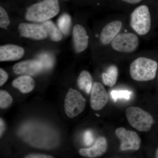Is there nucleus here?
<instances>
[{
	"mask_svg": "<svg viewBox=\"0 0 158 158\" xmlns=\"http://www.w3.org/2000/svg\"><path fill=\"white\" fill-rule=\"evenodd\" d=\"M58 0H43L30 6L26 11V19L34 22H44L58 14Z\"/></svg>",
	"mask_w": 158,
	"mask_h": 158,
	"instance_id": "f257e3e1",
	"label": "nucleus"
},
{
	"mask_svg": "<svg viewBox=\"0 0 158 158\" xmlns=\"http://www.w3.org/2000/svg\"><path fill=\"white\" fill-rule=\"evenodd\" d=\"M158 63L155 60L139 57L134 60L130 68V73L133 80L138 81H147L156 77Z\"/></svg>",
	"mask_w": 158,
	"mask_h": 158,
	"instance_id": "f03ea898",
	"label": "nucleus"
},
{
	"mask_svg": "<svg viewBox=\"0 0 158 158\" xmlns=\"http://www.w3.org/2000/svg\"><path fill=\"white\" fill-rule=\"evenodd\" d=\"M126 115L131 126L139 131H148L154 123L150 113L138 107L128 108L126 111Z\"/></svg>",
	"mask_w": 158,
	"mask_h": 158,
	"instance_id": "7ed1b4c3",
	"label": "nucleus"
},
{
	"mask_svg": "<svg viewBox=\"0 0 158 158\" xmlns=\"http://www.w3.org/2000/svg\"><path fill=\"white\" fill-rule=\"evenodd\" d=\"M86 105V99L81 94L69 88L64 99V110L67 116L73 118L78 116L85 110Z\"/></svg>",
	"mask_w": 158,
	"mask_h": 158,
	"instance_id": "20e7f679",
	"label": "nucleus"
},
{
	"mask_svg": "<svg viewBox=\"0 0 158 158\" xmlns=\"http://www.w3.org/2000/svg\"><path fill=\"white\" fill-rule=\"evenodd\" d=\"M131 24L139 35H144L148 33L151 27V19L148 6L143 5L134 10L131 15Z\"/></svg>",
	"mask_w": 158,
	"mask_h": 158,
	"instance_id": "39448f33",
	"label": "nucleus"
},
{
	"mask_svg": "<svg viewBox=\"0 0 158 158\" xmlns=\"http://www.w3.org/2000/svg\"><path fill=\"white\" fill-rule=\"evenodd\" d=\"M139 39L133 33L118 34L111 43L114 50L124 53L133 52L138 48Z\"/></svg>",
	"mask_w": 158,
	"mask_h": 158,
	"instance_id": "423d86ee",
	"label": "nucleus"
},
{
	"mask_svg": "<svg viewBox=\"0 0 158 158\" xmlns=\"http://www.w3.org/2000/svg\"><path fill=\"white\" fill-rule=\"evenodd\" d=\"M115 134L121 142V150H138L140 148L141 139L135 132L127 131L125 128L121 127L116 129Z\"/></svg>",
	"mask_w": 158,
	"mask_h": 158,
	"instance_id": "0eeeda50",
	"label": "nucleus"
},
{
	"mask_svg": "<svg viewBox=\"0 0 158 158\" xmlns=\"http://www.w3.org/2000/svg\"><path fill=\"white\" fill-rule=\"evenodd\" d=\"M108 101V93L103 85L99 82H94L90 94L91 108L96 111L101 110L105 107Z\"/></svg>",
	"mask_w": 158,
	"mask_h": 158,
	"instance_id": "6e6552de",
	"label": "nucleus"
},
{
	"mask_svg": "<svg viewBox=\"0 0 158 158\" xmlns=\"http://www.w3.org/2000/svg\"><path fill=\"white\" fill-rule=\"evenodd\" d=\"M19 32L21 36L25 38L42 40L48 37V34L42 25L21 23L18 26Z\"/></svg>",
	"mask_w": 158,
	"mask_h": 158,
	"instance_id": "1a4fd4ad",
	"label": "nucleus"
},
{
	"mask_svg": "<svg viewBox=\"0 0 158 158\" xmlns=\"http://www.w3.org/2000/svg\"><path fill=\"white\" fill-rule=\"evenodd\" d=\"M44 69L42 63L38 60H27L18 62L13 66V71L17 75L34 76Z\"/></svg>",
	"mask_w": 158,
	"mask_h": 158,
	"instance_id": "9d476101",
	"label": "nucleus"
},
{
	"mask_svg": "<svg viewBox=\"0 0 158 158\" xmlns=\"http://www.w3.org/2000/svg\"><path fill=\"white\" fill-rule=\"evenodd\" d=\"M73 38L74 48L77 53H81L87 49L89 43L87 31L84 27L77 24L73 27Z\"/></svg>",
	"mask_w": 158,
	"mask_h": 158,
	"instance_id": "9b49d317",
	"label": "nucleus"
},
{
	"mask_svg": "<svg viewBox=\"0 0 158 158\" xmlns=\"http://www.w3.org/2000/svg\"><path fill=\"white\" fill-rule=\"evenodd\" d=\"M25 53L23 48L14 44H6L0 47V61H16L21 59Z\"/></svg>",
	"mask_w": 158,
	"mask_h": 158,
	"instance_id": "f8f14e48",
	"label": "nucleus"
},
{
	"mask_svg": "<svg viewBox=\"0 0 158 158\" xmlns=\"http://www.w3.org/2000/svg\"><path fill=\"white\" fill-rule=\"evenodd\" d=\"M107 149L106 139L104 137H99L92 147L87 148H81L79 154L85 157L94 158L102 156Z\"/></svg>",
	"mask_w": 158,
	"mask_h": 158,
	"instance_id": "ddd939ff",
	"label": "nucleus"
},
{
	"mask_svg": "<svg viewBox=\"0 0 158 158\" xmlns=\"http://www.w3.org/2000/svg\"><path fill=\"white\" fill-rule=\"evenodd\" d=\"M122 23L120 21H113L104 27L100 34L101 42L107 45L113 41L121 30Z\"/></svg>",
	"mask_w": 158,
	"mask_h": 158,
	"instance_id": "4468645a",
	"label": "nucleus"
},
{
	"mask_svg": "<svg viewBox=\"0 0 158 158\" xmlns=\"http://www.w3.org/2000/svg\"><path fill=\"white\" fill-rule=\"evenodd\" d=\"M11 85L22 93L27 94L34 90L36 83L30 76L23 75L15 79Z\"/></svg>",
	"mask_w": 158,
	"mask_h": 158,
	"instance_id": "2eb2a0df",
	"label": "nucleus"
},
{
	"mask_svg": "<svg viewBox=\"0 0 158 158\" xmlns=\"http://www.w3.org/2000/svg\"><path fill=\"white\" fill-rule=\"evenodd\" d=\"M77 82L78 86L81 90L88 94L91 92L93 85L92 77L88 71H82L79 74Z\"/></svg>",
	"mask_w": 158,
	"mask_h": 158,
	"instance_id": "dca6fc26",
	"label": "nucleus"
},
{
	"mask_svg": "<svg viewBox=\"0 0 158 158\" xmlns=\"http://www.w3.org/2000/svg\"><path fill=\"white\" fill-rule=\"evenodd\" d=\"M118 75L117 67L116 65H111L108 67L106 72L102 74V78L104 84L109 87H113L116 84Z\"/></svg>",
	"mask_w": 158,
	"mask_h": 158,
	"instance_id": "f3484780",
	"label": "nucleus"
},
{
	"mask_svg": "<svg viewBox=\"0 0 158 158\" xmlns=\"http://www.w3.org/2000/svg\"><path fill=\"white\" fill-rule=\"evenodd\" d=\"M42 25L46 31L48 35L52 41L58 42L62 39V32L52 22L47 21L43 22Z\"/></svg>",
	"mask_w": 158,
	"mask_h": 158,
	"instance_id": "a211bd4d",
	"label": "nucleus"
},
{
	"mask_svg": "<svg viewBox=\"0 0 158 158\" xmlns=\"http://www.w3.org/2000/svg\"><path fill=\"white\" fill-rule=\"evenodd\" d=\"M71 18L67 13H64L59 18L58 20V27L63 34L67 35L71 25Z\"/></svg>",
	"mask_w": 158,
	"mask_h": 158,
	"instance_id": "6ab92c4d",
	"label": "nucleus"
},
{
	"mask_svg": "<svg viewBox=\"0 0 158 158\" xmlns=\"http://www.w3.org/2000/svg\"><path fill=\"white\" fill-rule=\"evenodd\" d=\"M13 98L6 90H0V108L6 109L10 107L13 103Z\"/></svg>",
	"mask_w": 158,
	"mask_h": 158,
	"instance_id": "aec40b11",
	"label": "nucleus"
},
{
	"mask_svg": "<svg viewBox=\"0 0 158 158\" xmlns=\"http://www.w3.org/2000/svg\"><path fill=\"white\" fill-rule=\"evenodd\" d=\"M38 60L42 63L44 69H50L53 66L54 60L52 56L47 53L40 54L38 57Z\"/></svg>",
	"mask_w": 158,
	"mask_h": 158,
	"instance_id": "412c9836",
	"label": "nucleus"
},
{
	"mask_svg": "<svg viewBox=\"0 0 158 158\" xmlns=\"http://www.w3.org/2000/svg\"><path fill=\"white\" fill-rule=\"evenodd\" d=\"M132 94V92L128 90H113L111 92V96L114 102L117 100L123 99L129 100Z\"/></svg>",
	"mask_w": 158,
	"mask_h": 158,
	"instance_id": "4be33fe9",
	"label": "nucleus"
},
{
	"mask_svg": "<svg viewBox=\"0 0 158 158\" xmlns=\"http://www.w3.org/2000/svg\"><path fill=\"white\" fill-rule=\"evenodd\" d=\"M10 23L9 15L2 6L0 7V27L6 29Z\"/></svg>",
	"mask_w": 158,
	"mask_h": 158,
	"instance_id": "5701e85b",
	"label": "nucleus"
},
{
	"mask_svg": "<svg viewBox=\"0 0 158 158\" xmlns=\"http://www.w3.org/2000/svg\"><path fill=\"white\" fill-rule=\"evenodd\" d=\"M94 138L93 134L90 130L86 131L84 135V141L85 144L87 146L91 145L93 143Z\"/></svg>",
	"mask_w": 158,
	"mask_h": 158,
	"instance_id": "b1692460",
	"label": "nucleus"
},
{
	"mask_svg": "<svg viewBox=\"0 0 158 158\" xmlns=\"http://www.w3.org/2000/svg\"><path fill=\"white\" fill-rule=\"evenodd\" d=\"M9 79V75L3 69L0 68V86H2Z\"/></svg>",
	"mask_w": 158,
	"mask_h": 158,
	"instance_id": "393cba45",
	"label": "nucleus"
},
{
	"mask_svg": "<svg viewBox=\"0 0 158 158\" xmlns=\"http://www.w3.org/2000/svg\"><path fill=\"white\" fill-rule=\"evenodd\" d=\"M25 158H55L52 156L44 154L32 153L27 155Z\"/></svg>",
	"mask_w": 158,
	"mask_h": 158,
	"instance_id": "a878e982",
	"label": "nucleus"
},
{
	"mask_svg": "<svg viewBox=\"0 0 158 158\" xmlns=\"http://www.w3.org/2000/svg\"><path fill=\"white\" fill-rule=\"evenodd\" d=\"M6 130V124L2 118H0V137L2 138Z\"/></svg>",
	"mask_w": 158,
	"mask_h": 158,
	"instance_id": "bb28decb",
	"label": "nucleus"
},
{
	"mask_svg": "<svg viewBox=\"0 0 158 158\" xmlns=\"http://www.w3.org/2000/svg\"><path fill=\"white\" fill-rule=\"evenodd\" d=\"M122 1L127 3H130V4H135L140 2L142 0H122Z\"/></svg>",
	"mask_w": 158,
	"mask_h": 158,
	"instance_id": "cd10ccee",
	"label": "nucleus"
},
{
	"mask_svg": "<svg viewBox=\"0 0 158 158\" xmlns=\"http://www.w3.org/2000/svg\"><path fill=\"white\" fill-rule=\"evenodd\" d=\"M155 158H158V148L157 149L156 151Z\"/></svg>",
	"mask_w": 158,
	"mask_h": 158,
	"instance_id": "c85d7f7f",
	"label": "nucleus"
}]
</instances>
